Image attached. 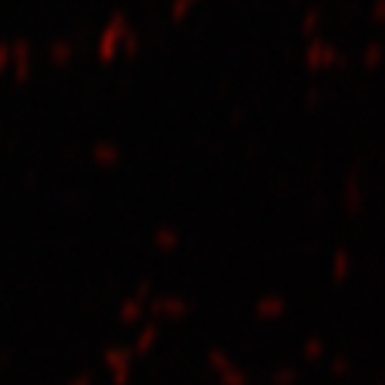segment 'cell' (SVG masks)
<instances>
[{"mask_svg":"<svg viewBox=\"0 0 385 385\" xmlns=\"http://www.w3.org/2000/svg\"><path fill=\"white\" fill-rule=\"evenodd\" d=\"M303 63H305V69H311V71H323V69H331V66H346L348 63V57L337 49L334 43H325V40H311L308 43V49H305V55H303Z\"/></svg>","mask_w":385,"mask_h":385,"instance_id":"1","label":"cell"},{"mask_svg":"<svg viewBox=\"0 0 385 385\" xmlns=\"http://www.w3.org/2000/svg\"><path fill=\"white\" fill-rule=\"evenodd\" d=\"M195 3H197V0H172V6H168V17H172L174 23L186 20L188 12L195 9Z\"/></svg>","mask_w":385,"mask_h":385,"instance_id":"5","label":"cell"},{"mask_svg":"<svg viewBox=\"0 0 385 385\" xmlns=\"http://www.w3.org/2000/svg\"><path fill=\"white\" fill-rule=\"evenodd\" d=\"M126 35H129L126 20H123V17H114L111 26H109V32H106V37H103V57H111V55L120 49V40H123Z\"/></svg>","mask_w":385,"mask_h":385,"instance_id":"2","label":"cell"},{"mask_svg":"<svg viewBox=\"0 0 385 385\" xmlns=\"http://www.w3.org/2000/svg\"><path fill=\"white\" fill-rule=\"evenodd\" d=\"M323 100H325V91H323V89H311V91L305 94V106H308V109H317Z\"/></svg>","mask_w":385,"mask_h":385,"instance_id":"6","label":"cell"},{"mask_svg":"<svg viewBox=\"0 0 385 385\" xmlns=\"http://www.w3.org/2000/svg\"><path fill=\"white\" fill-rule=\"evenodd\" d=\"M320 23H323V12L317 9V6H311V9H305L303 12V35L305 37H314L317 35V29H320Z\"/></svg>","mask_w":385,"mask_h":385,"instance_id":"3","label":"cell"},{"mask_svg":"<svg viewBox=\"0 0 385 385\" xmlns=\"http://www.w3.org/2000/svg\"><path fill=\"white\" fill-rule=\"evenodd\" d=\"M123 40H126V52H129V55H137V52H140V37H137V35L129 32Z\"/></svg>","mask_w":385,"mask_h":385,"instance_id":"8","label":"cell"},{"mask_svg":"<svg viewBox=\"0 0 385 385\" xmlns=\"http://www.w3.org/2000/svg\"><path fill=\"white\" fill-rule=\"evenodd\" d=\"M371 20L379 23V26H385V0H377V3L371 6Z\"/></svg>","mask_w":385,"mask_h":385,"instance_id":"7","label":"cell"},{"mask_svg":"<svg viewBox=\"0 0 385 385\" xmlns=\"http://www.w3.org/2000/svg\"><path fill=\"white\" fill-rule=\"evenodd\" d=\"M382 60H385V46L382 43H368L366 49H363V63L368 69H377Z\"/></svg>","mask_w":385,"mask_h":385,"instance_id":"4","label":"cell"},{"mask_svg":"<svg viewBox=\"0 0 385 385\" xmlns=\"http://www.w3.org/2000/svg\"><path fill=\"white\" fill-rule=\"evenodd\" d=\"M243 123V111H231V126H240Z\"/></svg>","mask_w":385,"mask_h":385,"instance_id":"9","label":"cell"}]
</instances>
